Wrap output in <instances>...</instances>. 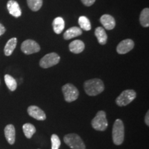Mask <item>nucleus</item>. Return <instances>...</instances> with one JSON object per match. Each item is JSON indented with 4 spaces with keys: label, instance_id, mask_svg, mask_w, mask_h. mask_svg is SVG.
I'll list each match as a JSON object with an SVG mask.
<instances>
[{
    "label": "nucleus",
    "instance_id": "obj_1",
    "mask_svg": "<svg viewBox=\"0 0 149 149\" xmlns=\"http://www.w3.org/2000/svg\"><path fill=\"white\" fill-rule=\"evenodd\" d=\"M84 88L88 95L96 96L103 92L104 85L101 79L95 78L86 81L84 84Z\"/></svg>",
    "mask_w": 149,
    "mask_h": 149
},
{
    "label": "nucleus",
    "instance_id": "obj_2",
    "mask_svg": "<svg viewBox=\"0 0 149 149\" xmlns=\"http://www.w3.org/2000/svg\"><path fill=\"white\" fill-rule=\"evenodd\" d=\"M113 141L115 145H121L124 139V126L123 122L117 119L113 126Z\"/></svg>",
    "mask_w": 149,
    "mask_h": 149
},
{
    "label": "nucleus",
    "instance_id": "obj_3",
    "mask_svg": "<svg viewBox=\"0 0 149 149\" xmlns=\"http://www.w3.org/2000/svg\"><path fill=\"white\" fill-rule=\"evenodd\" d=\"M91 125L95 130L99 131H104L108 127V121L107 119V114L104 111L97 112L95 117L93 119Z\"/></svg>",
    "mask_w": 149,
    "mask_h": 149
},
{
    "label": "nucleus",
    "instance_id": "obj_4",
    "mask_svg": "<svg viewBox=\"0 0 149 149\" xmlns=\"http://www.w3.org/2000/svg\"><path fill=\"white\" fill-rule=\"evenodd\" d=\"M64 141L72 149H86V146L82 139L75 133H70L65 135Z\"/></svg>",
    "mask_w": 149,
    "mask_h": 149
},
{
    "label": "nucleus",
    "instance_id": "obj_5",
    "mask_svg": "<svg viewBox=\"0 0 149 149\" xmlns=\"http://www.w3.org/2000/svg\"><path fill=\"white\" fill-rule=\"evenodd\" d=\"M135 91L131 89L125 90L116 99V104L119 107H126L136 98Z\"/></svg>",
    "mask_w": 149,
    "mask_h": 149
},
{
    "label": "nucleus",
    "instance_id": "obj_6",
    "mask_svg": "<svg viewBox=\"0 0 149 149\" xmlns=\"http://www.w3.org/2000/svg\"><path fill=\"white\" fill-rule=\"evenodd\" d=\"M64 99L67 102L75 101L79 97V91L72 84H66L62 87Z\"/></svg>",
    "mask_w": 149,
    "mask_h": 149
},
{
    "label": "nucleus",
    "instance_id": "obj_7",
    "mask_svg": "<svg viewBox=\"0 0 149 149\" xmlns=\"http://www.w3.org/2000/svg\"><path fill=\"white\" fill-rule=\"evenodd\" d=\"M60 57L55 53H48L42 57L40 61V66L43 68H48L55 66L59 62Z\"/></svg>",
    "mask_w": 149,
    "mask_h": 149
},
{
    "label": "nucleus",
    "instance_id": "obj_8",
    "mask_svg": "<svg viewBox=\"0 0 149 149\" xmlns=\"http://www.w3.org/2000/svg\"><path fill=\"white\" fill-rule=\"evenodd\" d=\"M21 50L26 55H31V54L38 53L40 51V46L35 41L27 40L22 44Z\"/></svg>",
    "mask_w": 149,
    "mask_h": 149
},
{
    "label": "nucleus",
    "instance_id": "obj_9",
    "mask_svg": "<svg viewBox=\"0 0 149 149\" xmlns=\"http://www.w3.org/2000/svg\"><path fill=\"white\" fill-rule=\"evenodd\" d=\"M27 111L30 116L37 120L44 121L46 119V115L44 111L37 106H30Z\"/></svg>",
    "mask_w": 149,
    "mask_h": 149
},
{
    "label": "nucleus",
    "instance_id": "obj_10",
    "mask_svg": "<svg viewBox=\"0 0 149 149\" xmlns=\"http://www.w3.org/2000/svg\"><path fill=\"white\" fill-rule=\"evenodd\" d=\"M135 44L132 40L126 39L121 42L117 46V52L120 55H124L128 53L134 48Z\"/></svg>",
    "mask_w": 149,
    "mask_h": 149
},
{
    "label": "nucleus",
    "instance_id": "obj_11",
    "mask_svg": "<svg viewBox=\"0 0 149 149\" xmlns=\"http://www.w3.org/2000/svg\"><path fill=\"white\" fill-rule=\"evenodd\" d=\"M7 8L9 13L15 17H19L22 15V10L19 5L15 0H9L7 3Z\"/></svg>",
    "mask_w": 149,
    "mask_h": 149
},
{
    "label": "nucleus",
    "instance_id": "obj_12",
    "mask_svg": "<svg viewBox=\"0 0 149 149\" xmlns=\"http://www.w3.org/2000/svg\"><path fill=\"white\" fill-rule=\"evenodd\" d=\"M4 135L8 144H15V128L13 124H8L4 128Z\"/></svg>",
    "mask_w": 149,
    "mask_h": 149
},
{
    "label": "nucleus",
    "instance_id": "obj_13",
    "mask_svg": "<svg viewBox=\"0 0 149 149\" xmlns=\"http://www.w3.org/2000/svg\"><path fill=\"white\" fill-rule=\"evenodd\" d=\"M100 22L104 29L107 30H112L115 26V20L113 16L110 15H104L100 18Z\"/></svg>",
    "mask_w": 149,
    "mask_h": 149
},
{
    "label": "nucleus",
    "instance_id": "obj_14",
    "mask_svg": "<svg viewBox=\"0 0 149 149\" xmlns=\"http://www.w3.org/2000/svg\"><path fill=\"white\" fill-rule=\"evenodd\" d=\"M85 48V45L82 41L77 40H74L69 44V50L74 54L81 53Z\"/></svg>",
    "mask_w": 149,
    "mask_h": 149
},
{
    "label": "nucleus",
    "instance_id": "obj_15",
    "mask_svg": "<svg viewBox=\"0 0 149 149\" xmlns=\"http://www.w3.org/2000/svg\"><path fill=\"white\" fill-rule=\"evenodd\" d=\"M81 34H82V30L80 29L79 27L73 26L70 28L64 33V38L66 40H70V39L74 38V37L79 36Z\"/></svg>",
    "mask_w": 149,
    "mask_h": 149
},
{
    "label": "nucleus",
    "instance_id": "obj_16",
    "mask_svg": "<svg viewBox=\"0 0 149 149\" xmlns=\"http://www.w3.org/2000/svg\"><path fill=\"white\" fill-rule=\"evenodd\" d=\"M95 35L97 39L98 42L101 45H104V44H107L108 36L104 28L100 26L97 28L95 31Z\"/></svg>",
    "mask_w": 149,
    "mask_h": 149
},
{
    "label": "nucleus",
    "instance_id": "obj_17",
    "mask_svg": "<svg viewBox=\"0 0 149 149\" xmlns=\"http://www.w3.org/2000/svg\"><path fill=\"white\" fill-rule=\"evenodd\" d=\"M53 27L54 32L56 34H60L61 33H62L65 28V22L64 19L61 17H56L53 20Z\"/></svg>",
    "mask_w": 149,
    "mask_h": 149
},
{
    "label": "nucleus",
    "instance_id": "obj_18",
    "mask_svg": "<svg viewBox=\"0 0 149 149\" xmlns=\"http://www.w3.org/2000/svg\"><path fill=\"white\" fill-rule=\"evenodd\" d=\"M17 44V40L16 37H13L7 42L4 47V54L6 56H10L13 53L14 50L15 49Z\"/></svg>",
    "mask_w": 149,
    "mask_h": 149
},
{
    "label": "nucleus",
    "instance_id": "obj_19",
    "mask_svg": "<svg viewBox=\"0 0 149 149\" xmlns=\"http://www.w3.org/2000/svg\"><path fill=\"white\" fill-rule=\"evenodd\" d=\"M22 128H23L24 135L28 139H31L33 137V135L36 133V128H35V126L33 125L32 124H30V123H26V124H24Z\"/></svg>",
    "mask_w": 149,
    "mask_h": 149
},
{
    "label": "nucleus",
    "instance_id": "obj_20",
    "mask_svg": "<svg viewBox=\"0 0 149 149\" xmlns=\"http://www.w3.org/2000/svg\"><path fill=\"white\" fill-rule=\"evenodd\" d=\"M139 22L143 27L149 26V9L148 8L143 9L139 16Z\"/></svg>",
    "mask_w": 149,
    "mask_h": 149
},
{
    "label": "nucleus",
    "instance_id": "obj_21",
    "mask_svg": "<svg viewBox=\"0 0 149 149\" xmlns=\"http://www.w3.org/2000/svg\"><path fill=\"white\" fill-rule=\"evenodd\" d=\"M4 81L7 87L10 91H15L17 87V83L16 80L10 74H5Z\"/></svg>",
    "mask_w": 149,
    "mask_h": 149
},
{
    "label": "nucleus",
    "instance_id": "obj_22",
    "mask_svg": "<svg viewBox=\"0 0 149 149\" xmlns=\"http://www.w3.org/2000/svg\"><path fill=\"white\" fill-rule=\"evenodd\" d=\"M78 23L80 26V29L84 30L86 31H88L91 29V24L89 19L86 17L81 16L78 19Z\"/></svg>",
    "mask_w": 149,
    "mask_h": 149
},
{
    "label": "nucleus",
    "instance_id": "obj_23",
    "mask_svg": "<svg viewBox=\"0 0 149 149\" xmlns=\"http://www.w3.org/2000/svg\"><path fill=\"white\" fill-rule=\"evenodd\" d=\"M27 3L31 10L38 11L42 8L43 1L42 0H27Z\"/></svg>",
    "mask_w": 149,
    "mask_h": 149
},
{
    "label": "nucleus",
    "instance_id": "obj_24",
    "mask_svg": "<svg viewBox=\"0 0 149 149\" xmlns=\"http://www.w3.org/2000/svg\"><path fill=\"white\" fill-rule=\"evenodd\" d=\"M51 143L52 149H59L61 145V141L59 137L56 134H53L51 136Z\"/></svg>",
    "mask_w": 149,
    "mask_h": 149
},
{
    "label": "nucleus",
    "instance_id": "obj_25",
    "mask_svg": "<svg viewBox=\"0 0 149 149\" xmlns=\"http://www.w3.org/2000/svg\"><path fill=\"white\" fill-rule=\"evenodd\" d=\"M81 1L86 6H91L95 2V0H81Z\"/></svg>",
    "mask_w": 149,
    "mask_h": 149
},
{
    "label": "nucleus",
    "instance_id": "obj_26",
    "mask_svg": "<svg viewBox=\"0 0 149 149\" xmlns=\"http://www.w3.org/2000/svg\"><path fill=\"white\" fill-rule=\"evenodd\" d=\"M6 32V29L5 27L3 26V24H1L0 23V36H1V35H3Z\"/></svg>",
    "mask_w": 149,
    "mask_h": 149
},
{
    "label": "nucleus",
    "instance_id": "obj_27",
    "mask_svg": "<svg viewBox=\"0 0 149 149\" xmlns=\"http://www.w3.org/2000/svg\"><path fill=\"white\" fill-rule=\"evenodd\" d=\"M145 123L147 126H149V111H147L146 116H145Z\"/></svg>",
    "mask_w": 149,
    "mask_h": 149
}]
</instances>
